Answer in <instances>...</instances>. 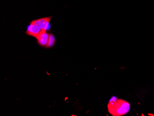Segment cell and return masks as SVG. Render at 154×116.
I'll use <instances>...</instances> for the list:
<instances>
[{
  "label": "cell",
  "mask_w": 154,
  "mask_h": 116,
  "mask_svg": "<svg viewBox=\"0 0 154 116\" xmlns=\"http://www.w3.org/2000/svg\"><path fill=\"white\" fill-rule=\"evenodd\" d=\"M52 17V16H50L37 19L38 24L41 27L42 29L47 31V30L50 28V22L51 20Z\"/></svg>",
  "instance_id": "3957f363"
},
{
  "label": "cell",
  "mask_w": 154,
  "mask_h": 116,
  "mask_svg": "<svg viewBox=\"0 0 154 116\" xmlns=\"http://www.w3.org/2000/svg\"><path fill=\"white\" fill-rule=\"evenodd\" d=\"M47 31L42 29L38 24L37 20H33L28 26L26 33L29 36L37 38L40 34Z\"/></svg>",
  "instance_id": "7a4b0ae2"
},
{
  "label": "cell",
  "mask_w": 154,
  "mask_h": 116,
  "mask_svg": "<svg viewBox=\"0 0 154 116\" xmlns=\"http://www.w3.org/2000/svg\"><path fill=\"white\" fill-rule=\"evenodd\" d=\"M55 43V38L54 35L52 34H49V38H48V42L45 48H50L52 47Z\"/></svg>",
  "instance_id": "5b68a950"
},
{
  "label": "cell",
  "mask_w": 154,
  "mask_h": 116,
  "mask_svg": "<svg viewBox=\"0 0 154 116\" xmlns=\"http://www.w3.org/2000/svg\"><path fill=\"white\" fill-rule=\"evenodd\" d=\"M108 107L109 112L113 116H122L128 112L130 104L125 100L117 99L110 102Z\"/></svg>",
  "instance_id": "6da1fadb"
},
{
  "label": "cell",
  "mask_w": 154,
  "mask_h": 116,
  "mask_svg": "<svg viewBox=\"0 0 154 116\" xmlns=\"http://www.w3.org/2000/svg\"><path fill=\"white\" fill-rule=\"evenodd\" d=\"M49 34L50 33H48L47 32H44V33L40 34L36 38L38 44L41 46L46 47L47 45L48 42Z\"/></svg>",
  "instance_id": "277c9868"
}]
</instances>
